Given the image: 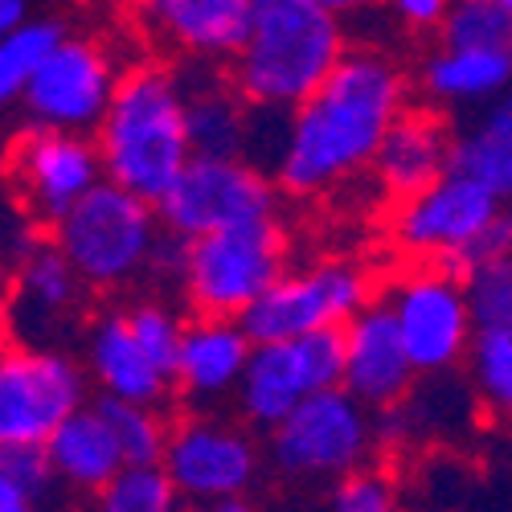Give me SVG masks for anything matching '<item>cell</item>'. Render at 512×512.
<instances>
[{
  "label": "cell",
  "mask_w": 512,
  "mask_h": 512,
  "mask_svg": "<svg viewBox=\"0 0 512 512\" xmlns=\"http://www.w3.org/2000/svg\"><path fill=\"white\" fill-rule=\"evenodd\" d=\"M95 406L107 414V422H111V431H115L127 463H164L168 439H173V426L164 422L160 406L127 402V398H111V394H103Z\"/></svg>",
  "instance_id": "obj_28"
},
{
  "label": "cell",
  "mask_w": 512,
  "mask_h": 512,
  "mask_svg": "<svg viewBox=\"0 0 512 512\" xmlns=\"http://www.w3.org/2000/svg\"><path fill=\"white\" fill-rule=\"evenodd\" d=\"M312 394L345 386V328H316L291 340Z\"/></svg>",
  "instance_id": "obj_34"
},
{
  "label": "cell",
  "mask_w": 512,
  "mask_h": 512,
  "mask_svg": "<svg viewBox=\"0 0 512 512\" xmlns=\"http://www.w3.org/2000/svg\"><path fill=\"white\" fill-rule=\"evenodd\" d=\"M504 254H512V209H500V218L467 246V250H459L455 259H447L443 267L447 271H455L459 279H467L476 267H484V263H492V259H504Z\"/></svg>",
  "instance_id": "obj_36"
},
{
  "label": "cell",
  "mask_w": 512,
  "mask_h": 512,
  "mask_svg": "<svg viewBox=\"0 0 512 512\" xmlns=\"http://www.w3.org/2000/svg\"><path fill=\"white\" fill-rule=\"evenodd\" d=\"M504 5H508V9H512V0H504Z\"/></svg>",
  "instance_id": "obj_44"
},
{
  "label": "cell",
  "mask_w": 512,
  "mask_h": 512,
  "mask_svg": "<svg viewBox=\"0 0 512 512\" xmlns=\"http://www.w3.org/2000/svg\"><path fill=\"white\" fill-rule=\"evenodd\" d=\"M345 54V17L324 0H254L230 78L250 107L295 111Z\"/></svg>",
  "instance_id": "obj_2"
},
{
  "label": "cell",
  "mask_w": 512,
  "mask_h": 512,
  "mask_svg": "<svg viewBox=\"0 0 512 512\" xmlns=\"http://www.w3.org/2000/svg\"><path fill=\"white\" fill-rule=\"evenodd\" d=\"M512 87L508 50L439 46L422 62V91L443 107H484Z\"/></svg>",
  "instance_id": "obj_24"
},
{
  "label": "cell",
  "mask_w": 512,
  "mask_h": 512,
  "mask_svg": "<svg viewBox=\"0 0 512 512\" xmlns=\"http://www.w3.org/2000/svg\"><path fill=\"white\" fill-rule=\"evenodd\" d=\"M87 279L78 275L70 254L54 234L33 238L9 259V328L13 345H58V336L82 312Z\"/></svg>",
  "instance_id": "obj_15"
},
{
  "label": "cell",
  "mask_w": 512,
  "mask_h": 512,
  "mask_svg": "<svg viewBox=\"0 0 512 512\" xmlns=\"http://www.w3.org/2000/svg\"><path fill=\"white\" fill-rule=\"evenodd\" d=\"M205 512H259L246 496H226V500H218V504H209Z\"/></svg>",
  "instance_id": "obj_41"
},
{
  "label": "cell",
  "mask_w": 512,
  "mask_h": 512,
  "mask_svg": "<svg viewBox=\"0 0 512 512\" xmlns=\"http://www.w3.org/2000/svg\"><path fill=\"white\" fill-rule=\"evenodd\" d=\"M512 9L504 0H455L447 21L439 25V46H488L508 50Z\"/></svg>",
  "instance_id": "obj_30"
},
{
  "label": "cell",
  "mask_w": 512,
  "mask_h": 512,
  "mask_svg": "<svg viewBox=\"0 0 512 512\" xmlns=\"http://www.w3.org/2000/svg\"><path fill=\"white\" fill-rule=\"evenodd\" d=\"M324 5H328L336 17H357V13L373 9V5H381V0H324Z\"/></svg>",
  "instance_id": "obj_40"
},
{
  "label": "cell",
  "mask_w": 512,
  "mask_h": 512,
  "mask_svg": "<svg viewBox=\"0 0 512 512\" xmlns=\"http://www.w3.org/2000/svg\"><path fill=\"white\" fill-rule=\"evenodd\" d=\"M386 304L402 328V340H406L418 373H426V377L451 373L472 353L480 324L472 316L467 283L455 271H447L443 263L402 275L390 287Z\"/></svg>",
  "instance_id": "obj_10"
},
{
  "label": "cell",
  "mask_w": 512,
  "mask_h": 512,
  "mask_svg": "<svg viewBox=\"0 0 512 512\" xmlns=\"http://www.w3.org/2000/svg\"><path fill=\"white\" fill-rule=\"evenodd\" d=\"M181 500L164 463H127L95 492V512H181Z\"/></svg>",
  "instance_id": "obj_27"
},
{
  "label": "cell",
  "mask_w": 512,
  "mask_h": 512,
  "mask_svg": "<svg viewBox=\"0 0 512 512\" xmlns=\"http://www.w3.org/2000/svg\"><path fill=\"white\" fill-rule=\"evenodd\" d=\"M87 373L91 381L111 394V398H127V402H148V406H164V398L173 394V373L160 369L152 361V353L140 345V336L127 324V312H103L91 320L87 328Z\"/></svg>",
  "instance_id": "obj_20"
},
{
  "label": "cell",
  "mask_w": 512,
  "mask_h": 512,
  "mask_svg": "<svg viewBox=\"0 0 512 512\" xmlns=\"http://www.w3.org/2000/svg\"><path fill=\"white\" fill-rule=\"evenodd\" d=\"M50 455H54V467H58V480L62 488L70 492H87L95 496L103 484H111L127 459H123V447L111 431V422L107 414L91 402V406H82L74 410L58 431L50 435Z\"/></svg>",
  "instance_id": "obj_22"
},
{
  "label": "cell",
  "mask_w": 512,
  "mask_h": 512,
  "mask_svg": "<svg viewBox=\"0 0 512 512\" xmlns=\"http://www.w3.org/2000/svg\"><path fill=\"white\" fill-rule=\"evenodd\" d=\"M467 365H472V390L480 394V402L492 414L512 418V332L480 328Z\"/></svg>",
  "instance_id": "obj_29"
},
{
  "label": "cell",
  "mask_w": 512,
  "mask_h": 512,
  "mask_svg": "<svg viewBox=\"0 0 512 512\" xmlns=\"http://www.w3.org/2000/svg\"><path fill=\"white\" fill-rule=\"evenodd\" d=\"M189 512H205V508H189Z\"/></svg>",
  "instance_id": "obj_43"
},
{
  "label": "cell",
  "mask_w": 512,
  "mask_h": 512,
  "mask_svg": "<svg viewBox=\"0 0 512 512\" xmlns=\"http://www.w3.org/2000/svg\"><path fill=\"white\" fill-rule=\"evenodd\" d=\"M156 209L164 230L201 238L226 226L275 218L279 181L246 156H193Z\"/></svg>",
  "instance_id": "obj_7"
},
{
  "label": "cell",
  "mask_w": 512,
  "mask_h": 512,
  "mask_svg": "<svg viewBox=\"0 0 512 512\" xmlns=\"http://www.w3.org/2000/svg\"><path fill=\"white\" fill-rule=\"evenodd\" d=\"M164 472L173 476L177 492L189 504L209 508L226 496H246V488L259 476V447L234 422L189 414L173 426Z\"/></svg>",
  "instance_id": "obj_14"
},
{
  "label": "cell",
  "mask_w": 512,
  "mask_h": 512,
  "mask_svg": "<svg viewBox=\"0 0 512 512\" xmlns=\"http://www.w3.org/2000/svg\"><path fill=\"white\" fill-rule=\"evenodd\" d=\"M463 283H467V300H472L476 324L512 332V254L476 267Z\"/></svg>",
  "instance_id": "obj_32"
},
{
  "label": "cell",
  "mask_w": 512,
  "mask_h": 512,
  "mask_svg": "<svg viewBox=\"0 0 512 512\" xmlns=\"http://www.w3.org/2000/svg\"><path fill=\"white\" fill-rule=\"evenodd\" d=\"M500 209H504V201L484 181L451 168L443 181L398 201L394 238L410 259L447 263L500 218Z\"/></svg>",
  "instance_id": "obj_13"
},
{
  "label": "cell",
  "mask_w": 512,
  "mask_h": 512,
  "mask_svg": "<svg viewBox=\"0 0 512 512\" xmlns=\"http://www.w3.org/2000/svg\"><path fill=\"white\" fill-rule=\"evenodd\" d=\"M50 234L91 291H115L136 283L152 267L164 222L156 201L115 181H99L66 218L50 226Z\"/></svg>",
  "instance_id": "obj_4"
},
{
  "label": "cell",
  "mask_w": 512,
  "mask_h": 512,
  "mask_svg": "<svg viewBox=\"0 0 512 512\" xmlns=\"http://www.w3.org/2000/svg\"><path fill=\"white\" fill-rule=\"evenodd\" d=\"M0 512H41L37 500H29L21 488L13 484H0Z\"/></svg>",
  "instance_id": "obj_38"
},
{
  "label": "cell",
  "mask_w": 512,
  "mask_h": 512,
  "mask_svg": "<svg viewBox=\"0 0 512 512\" xmlns=\"http://www.w3.org/2000/svg\"><path fill=\"white\" fill-rule=\"evenodd\" d=\"M451 168H455V132L447 127V119L426 107H406L394 119L390 136L381 140L369 173L390 197L406 201L426 185L443 181Z\"/></svg>",
  "instance_id": "obj_19"
},
{
  "label": "cell",
  "mask_w": 512,
  "mask_h": 512,
  "mask_svg": "<svg viewBox=\"0 0 512 512\" xmlns=\"http://www.w3.org/2000/svg\"><path fill=\"white\" fill-rule=\"evenodd\" d=\"M455 168L484 181L500 201H512V87L476 107L472 123L455 132Z\"/></svg>",
  "instance_id": "obj_25"
},
{
  "label": "cell",
  "mask_w": 512,
  "mask_h": 512,
  "mask_svg": "<svg viewBox=\"0 0 512 512\" xmlns=\"http://www.w3.org/2000/svg\"><path fill=\"white\" fill-rule=\"evenodd\" d=\"M287 275V234L279 218L242 222L193 238L181 279L185 304L201 316H246L259 295Z\"/></svg>",
  "instance_id": "obj_5"
},
{
  "label": "cell",
  "mask_w": 512,
  "mask_h": 512,
  "mask_svg": "<svg viewBox=\"0 0 512 512\" xmlns=\"http://www.w3.org/2000/svg\"><path fill=\"white\" fill-rule=\"evenodd\" d=\"M87 406V365L58 345H9L0 361V443H50Z\"/></svg>",
  "instance_id": "obj_8"
},
{
  "label": "cell",
  "mask_w": 512,
  "mask_h": 512,
  "mask_svg": "<svg viewBox=\"0 0 512 512\" xmlns=\"http://www.w3.org/2000/svg\"><path fill=\"white\" fill-rule=\"evenodd\" d=\"M127 324H132V332L140 336V345L152 353V361L160 369L173 373L177 369V357H181V340H185V324L168 304L160 300H144V304H132L127 308Z\"/></svg>",
  "instance_id": "obj_33"
},
{
  "label": "cell",
  "mask_w": 512,
  "mask_h": 512,
  "mask_svg": "<svg viewBox=\"0 0 512 512\" xmlns=\"http://www.w3.org/2000/svg\"><path fill=\"white\" fill-rule=\"evenodd\" d=\"M508 58H512V41H508Z\"/></svg>",
  "instance_id": "obj_42"
},
{
  "label": "cell",
  "mask_w": 512,
  "mask_h": 512,
  "mask_svg": "<svg viewBox=\"0 0 512 512\" xmlns=\"http://www.w3.org/2000/svg\"><path fill=\"white\" fill-rule=\"evenodd\" d=\"M62 41H66V29L54 17H29L25 25L0 33V99L21 103L33 74L46 66V58Z\"/></svg>",
  "instance_id": "obj_26"
},
{
  "label": "cell",
  "mask_w": 512,
  "mask_h": 512,
  "mask_svg": "<svg viewBox=\"0 0 512 512\" xmlns=\"http://www.w3.org/2000/svg\"><path fill=\"white\" fill-rule=\"evenodd\" d=\"M99 181H107V168L95 136L25 123L13 144V185L33 222L50 230Z\"/></svg>",
  "instance_id": "obj_11"
},
{
  "label": "cell",
  "mask_w": 512,
  "mask_h": 512,
  "mask_svg": "<svg viewBox=\"0 0 512 512\" xmlns=\"http://www.w3.org/2000/svg\"><path fill=\"white\" fill-rule=\"evenodd\" d=\"M29 21V0H0V33Z\"/></svg>",
  "instance_id": "obj_39"
},
{
  "label": "cell",
  "mask_w": 512,
  "mask_h": 512,
  "mask_svg": "<svg viewBox=\"0 0 512 512\" xmlns=\"http://www.w3.org/2000/svg\"><path fill=\"white\" fill-rule=\"evenodd\" d=\"M332 512H402V496L386 472H373L361 463L349 476L336 480Z\"/></svg>",
  "instance_id": "obj_35"
},
{
  "label": "cell",
  "mask_w": 512,
  "mask_h": 512,
  "mask_svg": "<svg viewBox=\"0 0 512 512\" xmlns=\"http://www.w3.org/2000/svg\"><path fill=\"white\" fill-rule=\"evenodd\" d=\"M414 361L386 300H373L345 324V390L369 410H394L414 390Z\"/></svg>",
  "instance_id": "obj_16"
},
{
  "label": "cell",
  "mask_w": 512,
  "mask_h": 512,
  "mask_svg": "<svg viewBox=\"0 0 512 512\" xmlns=\"http://www.w3.org/2000/svg\"><path fill=\"white\" fill-rule=\"evenodd\" d=\"M312 394L304 365L295 357L291 340H267V345H254L246 373L238 381V414L259 426V431H275V426Z\"/></svg>",
  "instance_id": "obj_23"
},
{
  "label": "cell",
  "mask_w": 512,
  "mask_h": 512,
  "mask_svg": "<svg viewBox=\"0 0 512 512\" xmlns=\"http://www.w3.org/2000/svg\"><path fill=\"white\" fill-rule=\"evenodd\" d=\"M0 484H13L29 500L46 504L54 488L62 484L50 447L46 443H0Z\"/></svg>",
  "instance_id": "obj_31"
},
{
  "label": "cell",
  "mask_w": 512,
  "mask_h": 512,
  "mask_svg": "<svg viewBox=\"0 0 512 512\" xmlns=\"http://www.w3.org/2000/svg\"><path fill=\"white\" fill-rule=\"evenodd\" d=\"M95 140L107 181L160 201L193 160L181 74L156 62L123 70Z\"/></svg>",
  "instance_id": "obj_3"
},
{
  "label": "cell",
  "mask_w": 512,
  "mask_h": 512,
  "mask_svg": "<svg viewBox=\"0 0 512 512\" xmlns=\"http://www.w3.org/2000/svg\"><path fill=\"white\" fill-rule=\"evenodd\" d=\"M386 13L402 25V29H414V33H439V25L447 21L455 0H381Z\"/></svg>",
  "instance_id": "obj_37"
},
{
  "label": "cell",
  "mask_w": 512,
  "mask_h": 512,
  "mask_svg": "<svg viewBox=\"0 0 512 512\" xmlns=\"http://www.w3.org/2000/svg\"><path fill=\"white\" fill-rule=\"evenodd\" d=\"M267 455L275 472L295 480H340L373 451V418L345 386L316 390L295 406L275 431H267Z\"/></svg>",
  "instance_id": "obj_6"
},
{
  "label": "cell",
  "mask_w": 512,
  "mask_h": 512,
  "mask_svg": "<svg viewBox=\"0 0 512 512\" xmlns=\"http://www.w3.org/2000/svg\"><path fill=\"white\" fill-rule=\"evenodd\" d=\"M406 111V78L377 50H349L291 111L275 181L287 197H320L373 168L381 140Z\"/></svg>",
  "instance_id": "obj_1"
},
{
  "label": "cell",
  "mask_w": 512,
  "mask_h": 512,
  "mask_svg": "<svg viewBox=\"0 0 512 512\" xmlns=\"http://www.w3.org/2000/svg\"><path fill=\"white\" fill-rule=\"evenodd\" d=\"M119 78L123 74L99 41L66 33V41L46 58V66L33 74L21 95L25 123L95 136L119 91Z\"/></svg>",
  "instance_id": "obj_12"
},
{
  "label": "cell",
  "mask_w": 512,
  "mask_h": 512,
  "mask_svg": "<svg viewBox=\"0 0 512 512\" xmlns=\"http://www.w3.org/2000/svg\"><path fill=\"white\" fill-rule=\"evenodd\" d=\"M254 0H136L140 25L185 62H230L246 37Z\"/></svg>",
  "instance_id": "obj_18"
},
{
  "label": "cell",
  "mask_w": 512,
  "mask_h": 512,
  "mask_svg": "<svg viewBox=\"0 0 512 512\" xmlns=\"http://www.w3.org/2000/svg\"><path fill=\"white\" fill-rule=\"evenodd\" d=\"M373 304L369 275L353 263H312L300 271H287L271 283L242 316L254 345L267 340H295L316 328H345L361 308Z\"/></svg>",
  "instance_id": "obj_9"
},
{
  "label": "cell",
  "mask_w": 512,
  "mask_h": 512,
  "mask_svg": "<svg viewBox=\"0 0 512 512\" xmlns=\"http://www.w3.org/2000/svg\"><path fill=\"white\" fill-rule=\"evenodd\" d=\"M213 66L218 62L189 58L181 74L193 156H246L250 103L238 95L234 78H218Z\"/></svg>",
  "instance_id": "obj_21"
},
{
  "label": "cell",
  "mask_w": 512,
  "mask_h": 512,
  "mask_svg": "<svg viewBox=\"0 0 512 512\" xmlns=\"http://www.w3.org/2000/svg\"><path fill=\"white\" fill-rule=\"evenodd\" d=\"M250 353H254V336L246 332V324L238 316H201L197 312L185 324L173 386L189 406L209 410V406L238 394V381L246 373Z\"/></svg>",
  "instance_id": "obj_17"
}]
</instances>
